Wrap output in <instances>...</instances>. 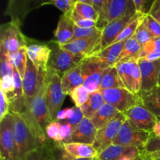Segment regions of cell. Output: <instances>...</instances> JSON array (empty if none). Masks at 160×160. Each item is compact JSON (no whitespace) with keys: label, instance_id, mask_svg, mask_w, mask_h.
Here are the masks:
<instances>
[{"label":"cell","instance_id":"1","mask_svg":"<svg viewBox=\"0 0 160 160\" xmlns=\"http://www.w3.org/2000/svg\"><path fill=\"white\" fill-rule=\"evenodd\" d=\"M13 117V134L16 145L17 160H23L33 150L42 145L27 122L17 114Z\"/></svg>","mask_w":160,"mask_h":160},{"label":"cell","instance_id":"2","mask_svg":"<svg viewBox=\"0 0 160 160\" xmlns=\"http://www.w3.org/2000/svg\"><path fill=\"white\" fill-rule=\"evenodd\" d=\"M45 85L50 121H53L60 111L66 95L62 91V78L56 70L49 67L45 76Z\"/></svg>","mask_w":160,"mask_h":160},{"label":"cell","instance_id":"3","mask_svg":"<svg viewBox=\"0 0 160 160\" xmlns=\"http://www.w3.org/2000/svg\"><path fill=\"white\" fill-rule=\"evenodd\" d=\"M109 67L102 63L96 56L90 55L81 62V71L84 77L83 86L90 93L98 91L102 80Z\"/></svg>","mask_w":160,"mask_h":160},{"label":"cell","instance_id":"4","mask_svg":"<svg viewBox=\"0 0 160 160\" xmlns=\"http://www.w3.org/2000/svg\"><path fill=\"white\" fill-rule=\"evenodd\" d=\"M152 137V132L138 129L127 119L112 144L122 146L138 147L143 149L145 144Z\"/></svg>","mask_w":160,"mask_h":160},{"label":"cell","instance_id":"5","mask_svg":"<svg viewBox=\"0 0 160 160\" xmlns=\"http://www.w3.org/2000/svg\"><path fill=\"white\" fill-rule=\"evenodd\" d=\"M47 71L40 70L28 58L26 71L23 78V89L27 109L45 81Z\"/></svg>","mask_w":160,"mask_h":160},{"label":"cell","instance_id":"6","mask_svg":"<svg viewBox=\"0 0 160 160\" xmlns=\"http://www.w3.org/2000/svg\"><path fill=\"white\" fill-rule=\"evenodd\" d=\"M28 39L22 34L20 27L11 21L2 25L0 34V49L8 54L14 53L22 47L28 46Z\"/></svg>","mask_w":160,"mask_h":160},{"label":"cell","instance_id":"7","mask_svg":"<svg viewBox=\"0 0 160 160\" xmlns=\"http://www.w3.org/2000/svg\"><path fill=\"white\" fill-rule=\"evenodd\" d=\"M28 109L33 121L38 128L40 130L42 134H46L45 129L51 121H50L49 112L47 104L45 79L38 92L36 94L34 98L31 101V105Z\"/></svg>","mask_w":160,"mask_h":160},{"label":"cell","instance_id":"8","mask_svg":"<svg viewBox=\"0 0 160 160\" xmlns=\"http://www.w3.org/2000/svg\"><path fill=\"white\" fill-rule=\"evenodd\" d=\"M115 67L124 88L134 95H138L142 87V75L138 60L119 62Z\"/></svg>","mask_w":160,"mask_h":160},{"label":"cell","instance_id":"9","mask_svg":"<svg viewBox=\"0 0 160 160\" xmlns=\"http://www.w3.org/2000/svg\"><path fill=\"white\" fill-rule=\"evenodd\" d=\"M100 92L102 94L105 102L112 105L123 113L133 106L141 104L138 95H134L124 88L106 89Z\"/></svg>","mask_w":160,"mask_h":160},{"label":"cell","instance_id":"10","mask_svg":"<svg viewBox=\"0 0 160 160\" xmlns=\"http://www.w3.org/2000/svg\"><path fill=\"white\" fill-rule=\"evenodd\" d=\"M0 157L1 160H17L13 117L10 112L0 120Z\"/></svg>","mask_w":160,"mask_h":160},{"label":"cell","instance_id":"11","mask_svg":"<svg viewBox=\"0 0 160 160\" xmlns=\"http://www.w3.org/2000/svg\"><path fill=\"white\" fill-rule=\"evenodd\" d=\"M126 120V116L123 112H119L112 121L107 123L102 128L98 130L95 142L92 145L98 154L112 145Z\"/></svg>","mask_w":160,"mask_h":160},{"label":"cell","instance_id":"12","mask_svg":"<svg viewBox=\"0 0 160 160\" xmlns=\"http://www.w3.org/2000/svg\"><path fill=\"white\" fill-rule=\"evenodd\" d=\"M84 58L85 57L73 54L63 49L56 43V46L52 48L48 67L56 70L59 73H64L70 69L79 65Z\"/></svg>","mask_w":160,"mask_h":160},{"label":"cell","instance_id":"13","mask_svg":"<svg viewBox=\"0 0 160 160\" xmlns=\"http://www.w3.org/2000/svg\"><path fill=\"white\" fill-rule=\"evenodd\" d=\"M136 14L137 12L128 14L125 17L114 20L106 25L102 29L100 42L97 48H95L94 53L102 51L107 47L110 46L113 43L114 41L117 38V37L121 34L124 28L129 24L130 22L135 17Z\"/></svg>","mask_w":160,"mask_h":160},{"label":"cell","instance_id":"14","mask_svg":"<svg viewBox=\"0 0 160 160\" xmlns=\"http://www.w3.org/2000/svg\"><path fill=\"white\" fill-rule=\"evenodd\" d=\"M127 119L138 129L152 132L158 118L142 104L136 105L124 112Z\"/></svg>","mask_w":160,"mask_h":160},{"label":"cell","instance_id":"15","mask_svg":"<svg viewBox=\"0 0 160 160\" xmlns=\"http://www.w3.org/2000/svg\"><path fill=\"white\" fill-rule=\"evenodd\" d=\"M138 64L142 75L141 92H146L158 86L160 72V59L150 62L145 59H139Z\"/></svg>","mask_w":160,"mask_h":160},{"label":"cell","instance_id":"16","mask_svg":"<svg viewBox=\"0 0 160 160\" xmlns=\"http://www.w3.org/2000/svg\"><path fill=\"white\" fill-rule=\"evenodd\" d=\"M97 132L98 130L94 126L92 120L84 117L81 123L73 128L71 135L64 143L78 142L92 145L95 142Z\"/></svg>","mask_w":160,"mask_h":160},{"label":"cell","instance_id":"17","mask_svg":"<svg viewBox=\"0 0 160 160\" xmlns=\"http://www.w3.org/2000/svg\"><path fill=\"white\" fill-rule=\"evenodd\" d=\"M144 155L142 148L133 146H122L112 144L98 154V160H118L123 157L140 158Z\"/></svg>","mask_w":160,"mask_h":160},{"label":"cell","instance_id":"18","mask_svg":"<svg viewBox=\"0 0 160 160\" xmlns=\"http://www.w3.org/2000/svg\"><path fill=\"white\" fill-rule=\"evenodd\" d=\"M102 35L94 36L86 38H79L70 42L66 45H62V48L73 54L87 57L93 54L95 48L100 42Z\"/></svg>","mask_w":160,"mask_h":160},{"label":"cell","instance_id":"19","mask_svg":"<svg viewBox=\"0 0 160 160\" xmlns=\"http://www.w3.org/2000/svg\"><path fill=\"white\" fill-rule=\"evenodd\" d=\"M132 12H137L133 0H106V21L107 24Z\"/></svg>","mask_w":160,"mask_h":160},{"label":"cell","instance_id":"20","mask_svg":"<svg viewBox=\"0 0 160 160\" xmlns=\"http://www.w3.org/2000/svg\"><path fill=\"white\" fill-rule=\"evenodd\" d=\"M52 48L46 44L31 43L27 46L28 57L40 70L47 71Z\"/></svg>","mask_w":160,"mask_h":160},{"label":"cell","instance_id":"21","mask_svg":"<svg viewBox=\"0 0 160 160\" xmlns=\"http://www.w3.org/2000/svg\"><path fill=\"white\" fill-rule=\"evenodd\" d=\"M75 23L68 16L62 15L58 22L57 28L54 32L56 41L55 42L59 45H66L71 41L74 31Z\"/></svg>","mask_w":160,"mask_h":160},{"label":"cell","instance_id":"22","mask_svg":"<svg viewBox=\"0 0 160 160\" xmlns=\"http://www.w3.org/2000/svg\"><path fill=\"white\" fill-rule=\"evenodd\" d=\"M63 149L70 156L76 159H95L98 156L93 145L78 142L61 144Z\"/></svg>","mask_w":160,"mask_h":160},{"label":"cell","instance_id":"23","mask_svg":"<svg viewBox=\"0 0 160 160\" xmlns=\"http://www.w3.org/2000/svg\"><path fill=\"white\" fill-rule=\"evenodd\" d=\"M84 84V77L81 71V62L70 69L62 77V91L66 95H69L77 88Z\"/></svg>","mask_w":160,"mask_h":160},{"label":"cell","instance_id":"24","mask_svg":"<svg viewBox=\"0 0 160 160\" xmlns=\"http://www.w3.org/2000/svg\"><path fill=\"white\" fill-rule=\"evenodd\" d=\"M140 103L148 110L152 112L156 117H160V87L146 92H140L138 94Z\"/></svg>","mask_w":160,"mask_h":160},{"label":"cell","instance_id":"25","mask_svg":"<svg viewBox=\"0 0 160 160\" xmlns=\"http://www.w3.org/2000/svg\"><path fill=\"white\" fill-rule=\"evenodd\" d=\"M126 42L127 40L117 42L102 51L93 53L92 55L96 56L102 63L106 64L108 67H114L117 63V59L121 53Z\"/></svg>","mask_w":160,"mask_h":160},{"label":"cell","instance_id":"26","mask_svg":"<svg viewBox=\"0 0 160 160\" xmlns=\"http://www.w3.org/2000/svg\"><path fill=\"white\" fill-rule=\"evenodd\" d=\"M118 110L112 105L105 102L92 118V122L97 130H99L112 121L119 113Z\"/></svg>","mask_w":160,"mask_h":160},{"label":"cell","instance_id":"27","mask_svg":"<svg viewBox=\"0 0 160 160\" xmlns=\"http://www.w3.org/2000/svg\"><path fill=\"white\" fill-rule=\"evenodd\" d=\"M141 51H142V45L133 35L132 37L127 40L123 50L117 59V63L132 60H138L140 59Z\"/></svg>","mask_w":160,"mask_h":160},{"label":"cell","instance_id":"28","mask_svg":"<svg viewBox=\"0 0 160 160\" xmlns=\"http://www.w3.org/2000/svg\"><path fill=\"white\" fill-rule=\"evenodd\" d=\"M105 103L104 98L100 91H96L91 93L88 100L83 105L81 108L84 117L85 118L92 120L97 111Z\"/></svg>","mask_w":160,"mask_h":160},{"label":"cell","instance_id":"29","mask_svg":"<svg viewBox=\"0 0 160 160\" xmlns=\"http://www.w3.org/2000/svg\"><path fill=\"white\" fill-rule=\"evenodd\" d=\"M23 160H56L53 144L47 142L28 153Z\"/></svg>","mask_w":160,"mask_h":160},{"label":"cell","instance_id":"30","mask_svg":"<svg viewBox=\"0 0 160 160\" xmlns=\"http://www.w3.org/2000/svg\"><path fill=\"white\" fill-rule=\"evenodd\" d=\"M140 59H145L150 62L160 59V37L154 38L142 47Z\"/></svg>","mask_w":160,"mask_h":160},{"label":"cell","instance_id":"31","mask_svg":"<svg viewBox=\"0 0 160 160\" xmlns=\"http://www.w3.org/2000/svg\"><path fill=\"white\" fill-rule=\"evenodd\" d=\"M117 88H124V86L119 77L117 68L114 66V67H109L107 71L105 73L98 91Z\"/></svg>","mask_w":160,"mask_h":160},{"label":"cell","instance_id":"32","mask_svg":"<svg viewBox=\"0 0 160 160\" xmlns=\"http://www.w3.org/2000/svg\"><path fill=\"white\" fill-rule=\"evenodd\" d=\"M28 54H27V47H22L17 52L9 55V62L11 66L15 67L17 71L20 73L23 79L26 71L27 62H28Z\"/></svg>","mask_w":160,"mask_h":160},{"label":"cell","instance_id":"33","mask_svg":"<svg viewBox=\"0 0 160 160\" xmlns=\"http://www.w3.org/2000/svg\"><path fill=\"white\" fill-rule=\"evenodd\" d=\"M73 9L82 18L86 20H94L97 23L98 20V14L94 7L91 5L83 3L81 0H77Z\"/></svg>","mask_w":160,"mask_h":160},{"label":"cell","instance_id":"34","mask_svg":"<svg viewBox=\"0 0 160 160\" xmlns=\"http://www.w3.org/2000/svg\"><path fill=\"white\" fill-rule=\"evenodd\" d=\"M90 95L91 93L87 90V88L84 86L81 85L75 88L70 94V96L75 104V106L81 107L88 100Z\"/></svg>","mask_w":160,"mask_h":160},{"label":"cell","instance_id":"35","mask_svg":"<svg viewBox=\"0 0 160 160\" xmlns=\"http://www.w3.org/2000/svg\"><path fill=\"white\" fill-rule=\"evenodd\" d=\"M102 30L99 29L97 26L90 28H81L77 26V25H75L73 35L71 41L79 38H86L94 37V36L97 35H102Z\"/></svg>","mask_w":160,"mask_h":160},{"label":"cell","instance_id":"36","mask_svg":"<svg viewBox=\"0 0 160 160\" xmlns=\"http://www.w3.org/2000/svg\"><path fill=\"white\" fill-rule=\"evenodd\" d=\"M134 36L137 39L138 42H139V44L142 45V47L145 45L146 43H148L152 39L154 38V37L152 35L151 33L148 31V30L147 29L146 27L143 23V20H142V22L140 23L138 28L136 30Z\"/></svg>","mask_w":160,"mask_h":160},{"label":"cell","instance_id":"37","mask_svg":"<svg viewBox=\"0 0 160 160\" xmlns=\"http://www.w3.org/2000/svg\"><path fill=\"white\" fill-rule=\"evenodd\" d=\"M1 51V56H0V73H1V78L6 76H12L13 75V70L9 62V54L6 53L3 50L0 49Z\"/></svg>","mask_w":160,"mask_h":160},{"label":"cell","instance_id":"38","mask_svg":"<svg viewBox=\"0 0 160 160\" xmlns=\"http://www.w3.org/2000/svg\"><path fill=\"white\" fill-rule=\"evenodd\" d=\"M143 23L154 38L160 37V23L150 14H147L143 19Z\"/></svg>","mask_w":160,"mask_h":160},{"label":"cell","instance_id":"39","mask_svg":"<svg viewBox=\"0 0 160 160\" xmlns=\"http://www.w3.org/2000/svg\"><path fill=\"white\" fill-rule=\"evenodd\" d=\"M73 127L70 125V123H65V122H61L60 129H59V134L56 140L53 141L54 142L59 144H62L66 142V141L70 137L72 132H73Z\"/></svg>","mask_w":160,"mask_h":160},{"label":"cell","instance_id":"40","mask_svg":"<svg viewBox=\"0 0 160 160\" xmlns=\"http://www.w3.org/2000/svg\"><path fill=\"white\" fill-rule=\"evenodd\" d=\"M75 2L76 1L74 0H52L45 2L44 4L53 5L59 10L62 11L63 14H67L73 9Z\"/></svg>","mask_w":160,"mask_h":160},{"label":"cell","instance_id":"41","mask_svg":"<svg viewBox=\"0 0 160 160\" xmlns=\"http://www.w3.org/2000/svg\"><path fill=\"white\" fill-rule=\"evenodd\" d=\"M1 90H2L6 94L8 97L10 96L15 89L13 75L12 76H6L1 78Z\"/></svg>","mask_w":160,"mask_h":160},{"label":"cell","instance_id":"42","mask_svg":"<svg viewBox=\"0 0 160 160\" xmlns=\"http://www.w3.org/2000/svg\"><path fill=\"white\" fill-rule=\"evenodd\" d=\"M55 144H53V146L55 148V152H56V160H93L94 159H76V158H73L72 156H70L65 150L63 149V148L62 147L61 144L56 143L54 142Z\"/></svg>","mask_w":160,"mask_h":160},{"label":"cell","instance_id":"43","mask_svg":"<svg viewBox=\"0 0 160 160\" xmlns=\"http://www.w3.org/2000/svg\"><path fill=\"white\" fill-rule=\"evenodd\" d=\"M159 151H160V138H151L143 148V152L145 155Z\"/></svg>","mask_w":160,"mask_h":160},{"label":"cell","instance_id":"44","mask_svg":"<svg viewBox=\"0 0 160 160\" xmlns=\"http://www.w3.org/2000/svg\"><path fill=\"white\" fill-rule=\"evenodd\" d=\"M60 126L61 122L56 121V120H53L48 123L46 129H45V133H46V135L48 136V138L52 141L56 140L58 134H59Z\"/></svg>","mask_w":160,"mask_h":160},{"label":"cell","instance_id":"45","mask_svg":"<svg viewBox=\"0 0 160 160\" xmlns=\"http://www.w3.org/2000/svg\"><path fill=\"white\" fill-rule=\"evenodd\" d=\"M9 113V102L6 94L0 91V120Z\"/></svg>","mask_w":160,"mask_h":160},{"label":"cell","instance_id":"46","mask_svg":"<svg viewBox=\"0 0 160 160\" xmlns=\"http://www.w3.org/2000/svg\"><path fill=\"white\" fill-rule=\"evenodd\" d=\"M73 109H74V115H73V117H72L70 120H64V121H62V122H65V123H70V125H72V126L74 128V127H76L78 123H81V120L84 119V117L82 111H81V108L77 107V106H73Z\"/></svg>","mask_w":160,"mask_h":160},{"label":"cell","instance_id":"47","mask_svg":"<svg viewBox=\"0 0 160 160\" xmlns=\"http://www.w3.org/2000/svg\"><path fill=\"white\" fill-rule=\"evenodd\" d=\"M160 23V0H155L152 3L149 13Z\"/></svg>","mask_w":160,"mask_h":160},{"label":"cell","instance_id":"48","mask_svg":"<svg viewBox=\"0 0 160 160\" xmlns=\"http://www.w3.org/2000/svg\"><path fill=\"white\" fill-rule=\"evenodd\" d=\"M75 25H77L78 27L81 28H90L95 27L97 25V23L94 20H86V19H81V20H78V21L75 22Z\"/></svg>","mask_w":160,"mask_h":160},{"label":"cell","instance_id":"49","mask_svg":"<svg viewBox=\"0 0 160 160\" xmlns=\"http://www.w3.org/2000/svg\"><path fill=\"white\" fill-rule=\"evenodd\" d=\"M134 2V7H135V10L137 12L139 13H143L146 15V12L145 11V5L148 3L147 0H133Z\"/></svg>","mask_w":160,"mask_h":160},{"label":"cell","instance_id":"50","mask_svg":"<svg viewBox=\"0 0 160 160\" xmlns=\"http://www.w3.org/2000/svg\"><path fill=\"white\" fill-rule=\"evenodd\" d=\"M103 5H104V0H92V6H93L94 9L98 12V16H99L100 12H101L102 9L103 7Z\"/></svg>","mask_w":160,"mask_h":160},{"label":"cell","instance_id":"51","mask_svg":"<svg viewBox=\"0 0 160 160\" xmlns=\"http://www.w3.org/2000/svg\"><path fill=\"white\" fill-rule=\"evenodd\" d=\"M152 138H160V119H158L152 131Z\"/></svg>","mask_w":160,"mask_h":160},{"label":"cell","instance_id":"52","mask_svg":"<svg viewBox=\"0 0 160 160\" xmlns=\"http://www.w3.org/2000/svg\"><path fill=\"white\" fill-rule=\"evenodd\" d=\"M67 120V109H64L62 110H60L58 112L57 116H56V121H64Z\"/></svg>","mask_w":160,"mask_h":160},{"label":"cell","instance_id":"53","mask_svg":"<svg viewBox=\"0 0 160 160\" xmlns=\"http://www.w3.org/2000/svg\"><path fill=\"white\" fill-rule=\"evenodd\" d=\"M145 157H146V159L148 160H154V159H160V151L156 152H154V153H152V154L145 155Z\"/></svg>","mask_w":160,"mask_h":160},{"label":"cell","instance_id":"54","mask_svg":"<svg viewBox=\"0 0 160 160\" xmlns=\"http://www.w3.org/2000/svg\"><path fill=\"white\" fill-rule=\"evenodd\" d=\"M158 86H159L160 87V72L159 74V80H158Z\"/></svg>","mask_w":160,"mask_h":160},{"label":"cell","instance_id":"55","mask_svg":"<svg viewBox=\"0 0 160 160\" xmlns=\"http://www.w3.org/2000/svg\"><path fill=\"white\" fill-rule=\"evenodd\" d=\"M93 160H98V158H95Z\"/></svg>","mask_w":160,"mask_h":160},{"label":"cell","instance_id":"56","mask_svg":"<svg viewBox=\"0 0 160 160\" xmlns=\"http://www.w3.org/2000/svg\"><path fill=\"white\" fill-rule=\"evenodd\" d=\"M146 160H148V159H146ZM154 160H160V159H154Z\"/></svg>","mask_w":160,"mask_h":160},{"label":"cell","instance_id":"57","mask_svg":"<svg viewBox=\"0 0 160 160\" xmlns=\"http://www.w3.org/2000/svg\"><path fill=\"white\" fill-rule=\"evenodd\" d=\"M158 119H160V117H158Z\"/></svg>","mask_w":160,"mask_h":160}]
</instances>
